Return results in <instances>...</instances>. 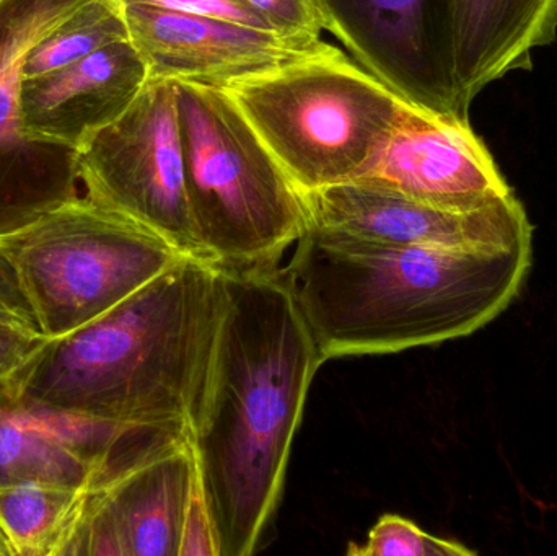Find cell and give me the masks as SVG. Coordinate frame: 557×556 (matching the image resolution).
Returning <instances> with one entry per match:
<instances>
[{"instance_id": "cell-1", "label": "cell", "mask_w": 557, "mask_h": 556, "mask_svg": "<svg viewBox=\"0 0 557 556\" xmlns=\"http://www.w3.org/2000/svg\"><path fill=\"white\" fill-rule=\"evenodd\" d=\"M224 274V316L189 443L219 556H250L273 529L292 443L324 359L278 270Z\"/></svg>"}, {"instance_id": "cell-2", "label": "cell", "mask_w": 557, "mask_h": 556, "mask_svg": "<svg viewBox=\"0 0 557 556\" xmlns=\"http://www.w3.org/2000/svg\"><path fill=\"white\" fill-rule=\"evenodd\" d=\"M225 297L224 270L180 258L103 316L49 338L7 391L39 417L189 433Z\"/></svg>"}, {"instance_id": "cell-3", "label": "cell", "mask_w": 557, "mask_h": 556, "mask_svg": "<svg viewBox=\"0 0 557 556\" xmlns=\"http://www.w3.org/2000/svg\"><path fill=\"white\" fill-rule=\"evenodd\" d=\"M532 240L509 247L388 245L307 225L284 271L324 362L463 338L510 306Z\"/></svg>"}, {"instance_id": "cell-4", "label": "cell", "mask_w": 557, "mask_h": 556, "mask_svg": "<svg viewBox=\"0 0 557 556\" xmlns=\"http://www.w3.org/2000/svg\"><path fill=\"white\" fill-rule=\"evenodd\" d=\"M173 85L189 212L209 263L277 271L308 225L300 189L224 88Z\"/></svg>"}, {"instance_id": "cell-5", "label": "cell", "mask_w": 557, "mask_h": 556, "mask_svg": "<svg viewBox=\"0 0 557 556\" xmlns=\"http://www.w3.org/2000/svg\"><path fill=\"white\" fill-rule=\"evenodd\" d=\"M224 90L301 193L366 178L411 104L334 46Z\"/></svg>"}, {"instance_id": "cell-6", "label": "cell", "mask_w": 557, "mask_h": 556, "mask_svg": "<svg viewBox=\"0 0 557 556\" xmlns=\"http://www.w3.org/2000/svg\"><path fill=\"white\" fill-rule=\"evenodd\" d=\"M39 330L65 335L103 316L183 255L85 196L0 238Z\"/></svg>"}, {"instance_id": "cell-7", "label": "cell", "mask_w": 557, "mask_h": 556, "mask_svg": "<svg viewBox=\"0 0 557 556\" xmlns=\"http://www.w3.org/2000/svg\"><path fill=\"white\" fill-rule=\"evenodd\" d=\"M78 173L95 205L146 228L183 257L209 263L186 196L173 82L147 81L133 104L78 152Z\"/></svg>"}, {"instance_id": "cell-8", "label": "cell", "mask_w": 557, "mask_h": 556, "mask_svg": "<svg viewBox=\"0 0 557 556\" xmlns=\"http://www.w3.org/2000/svg\"><path fill=\"white\" fill-rule=\"evenodd\" d=\"M88 0H0V238L81 198L78 152L32 140L20 124L29 49Z\"/></svg>"}, {"instance_id": "cell-9", "label": "cell", "mask_w": 557, "mask_h": 556, "mask_svg": "<svg viewBox=\"0 0 557 556\" xmlns=\"http://www.w3.org/2000/svg\"><path fill=\"white\" fill-rule=\"evenodd\" d=\"M196 479L189 437L94 477L59 556H178Z\"/></svg>"}, {"instance_id": "cell-10", "label": "cell", "mask_w": 557, "mask_h": 556, "mask_svg": "<svg viewBox=\"0 0 557 556\" xmlns=\"http://www.w3.org/2000/svg\"><path fill=\"white\" fill-rule=\"evenodd\" d=\"M360 67L416 107L465 120L451 71L450 0H314Z\"/></svg>"}, {"instance_id": "cell-11", "label": "cell", "mask_w": 557, "mask_h": 556, "mask_svg": "<svg viewBox=\"0 0 557 556\" xmlns=\"http://www.w3.org/2000/svg\"><path fill=\"white\" fill-rule=\"evenodd\" d=\"M308 224L388 245L432 248L509 247L532 240L533 227L516 196L473 211H450L356 180L301 193Z\"/></svg>"}, {"instance_id": "cell-12", "label": "cell", "mask_w": 557, "mask_h": 556, "mask_svg": "<svg viewBox=\"0 0 557 556\" xmlns=\"http://www.w3.org/2000/svg\"><path fill=\"white\" fill-rule=\"evenodd\" d=\"M123 15L149 81L224 88L330 46L321 39L287 38L271 29L140 3L124 5Z\"/></svg>"}, {"instance_id": "cell-13", "label": "cell", "mask_w": 557, "mask_h": 556, "mask_svg": "<svg viewBox=\"0 0 557 556\" xmlns=\"http://www.w3.org/2000/svg\"><path fill=\"white\" fill-rule=\"evenodd\" d=\"M362 180L450 211H473L512 195L470 121L416 104L406 108L375 169Z\"/></svg>"}, {"instance_id": "cell-14", "label": "cell", "mask_w": 557, "mask_h": 556, "mask_svg": "<svg viewBox=\"0 0 557 556\" xmlns=\"http://www.w3.org/2000/svg\"><path fill=\"white\" fill-rule=\"evenodd\" d=\"M147 81L146 62L131 39L111 42L61 71L23 78V133L81 152L133 104Z\"/></svg>"}, {"instance_id": "cell-15", "label": "cell", "mask_w": 557, "mask_h": 556, "mask_svg": "<svg viewBox=\"0 0 557 556\" xmlns=\"http://www.w3.org/2000/svg\"><path fill=\"white\" fill-rule=\"evenodd\" d=\"M450 32L458 110L468 120L487 85L530 69L533 52L555 41L557 0H450Z\"/></svg>"}, {"instance_id": "cell-16", "label": "cell", "mask_w": 557, "mask_h": 556, "mask_svg": "<svg viewBox=\"0 0 557 556\" xmlns=\"http://www.w3.org/2000/svg\"><path fill=\"white\" fill-rule=\"evenodd\" d=\"M97 462L62 431L23 410L0 385V490L18 485H55L85 490Z\"/></svg>"}, {"instance_id": "cell-17", "label": "cell", "mask_w": 557, "mask_h": 556, "mask_svg": "<svg viewBox=\"0 0 557 556\" xmlns=\"http://www.w3.org/2000/svg\"><path fill=\"white\" fill-rule=\"evenodd\" d=\"M84 490L18 485L0 490V531L15 556H59L77 518Z\"/></svg>"}, {"instance_id": "cell-18", "label": "cell", "mask_w": 557, "mask_h": 556, "mask_svg": "<svg viewBox=\"0 0 557 556\" xmlns=\"http://www.w3.org/2000/svg\"><path fill=\"white\" fill-rule=\"evenodd\" d=\"M123 39H129L123 7L116 0H88L29 49L23 78L61 71Z\"/></svg>"}, {"instance_id": "cell-19", "label": "cell", "mask_w": 557, "mask_h": 556, "mask_svg": "<svg viewBox=\"0 0 557 556\" xmlns=\"http://www.w3.org/2000/svg\"><path fill=\"white\" fill-rule=\"evenodd\" d=\"M352 556H471L473 551L444 541L396 515H385L370 529L362 545L350 544Z\"/></svg>"}, {"instance_id": "cell-20", "label": "cell", "mask_w": 557, "mask_h": 556, "mask_svg": "<svg viewBox=\"0 0 557 556\" xmlns=\"http://www.w3.org/2000/svg\"><path fill=\"white\" fill-rule=\"evenodd\" d=\"M247 2L278 35L320 41L324 22L314 0H247Z\"/></svg>"}, {"instance_id": "cell-21", "label": "cell", "mask_w": 557, "mask_h": 556, "mask_svg": "<svg viewBox=\"0 0 557 556\" xmlns=\"http://www.w3.org/2000/svg\"><path fill=\"white\" fill-rule=\"evenodd\" d=\"M48 339L38 326L0 310V385L9 384Z\"/></svg>"}, {"instance_id": "cell-22", "label": "cell", "mask_w": 557, "mask_h": 556, "mask_svg": "<svg viewBox=\"0 0 557 556\" xmlns=\"http://www.w3.org/2000/svg\"><path fill=\"white\" fill-rule=\"evenodd\" d=\"M116 2L121 7L140 3V5L176 10V12L215 16V18H224L228 20V22L255 26V28L271 29L267 20L247 0H116Z\"/></svg>"}, {"instance_id": "cell-23", "label": "cell", "mask_w": 557, "mask_h": 556, "mask_svg": "<svg viewBox=\"0 0 557 556\" xmlns=\"http://www.w3.org/2000/svg\"><path fill=\"white\" fill-rule=\"evenodd\" d=\"M178 556H219L218 534L199 473L186 509Z\"/></svg>"}, {"instance_id": "cell-24", "label": "cell", "mask_w": 557, "mask_h": 556, "mask_svg": "<svg viewBox=\"0 0 557 556\" xmlns=\"http://www.w3.org/2000/svg\"><path fill=\"white\" fill-rule=\"evenodd\" d=\"M0 310L20 317L39 329L32 304L23 291L18 271L2 242H0Z\"/></svg>"}, {"instance_id": "cell-25", "label": "cell", "mask_w": 557, "mask_h": 556, "mask_svg": "<svg viewBox=\"0 0 557 556\" xmlns=\"http://www.w3.org/2000/svg\"><path fill=\"white\" fill-rule=\"evenodd\" d=\"M0 556H15V552H13L12 545L7 541L3 532L0 531Z\"/></svg>"}]
</instances>
